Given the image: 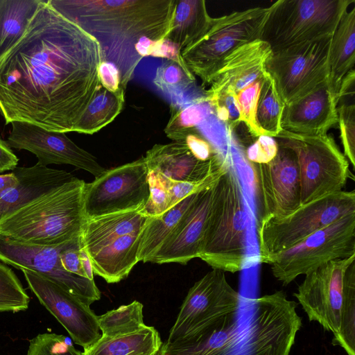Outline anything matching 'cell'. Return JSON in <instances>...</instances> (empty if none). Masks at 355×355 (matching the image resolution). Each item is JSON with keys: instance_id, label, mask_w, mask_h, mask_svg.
<instances>
[{"instance_id": "22", "label": "cell", "mask_w": 355, "mask_h": 355, "mask_svg": "<svg viewBox=\"0 0 355 355\" xmlns=\"http://www.w3.org/2000/svg\"><path fill=\"white\" fill-rule=\"evenodd\" d=\"M338 101L328 83L284 107L282 128L306 136L327 135L338 123Z\"/></svg>"}, {"instance_id": "12", "label": "cell", "mask_w": 355, "mask_h": 355, "mask_svg": "<svg viewBox=\"0 0 355 355\" xmlns=\"http://www.w3.org/2000/svg\"><path fill=\"white\" fill-rule=\"evenodd\" d=\"M355 254V214L311 234L269 263L272 275L284 286L322 265Z\"/></svg>"}, {"instance_id": "40", "label": "cell", "mask_w": 355, "mask_h": 355, "mask_svg": "<svg viewBox=\"0 0 355 355\" xmlns=\"http://www.w3.org/2000/svg\"><path fill=\"white\" fill-rule=\"evenodd\" d=\"M340 137L344 149V155L355 167V105L342 104L337 107Z\"/></svg>"}, {"instance_id": "45", "label": "cell", "mask_w": 355, "mask_h": 355, "mask_svg": "<svg viewBox=\"0 0 355 355\" xmlns=\"http://www.w3.org/2000/svg\"><path fill=\"white\" fill-rule=\"evenodd\" d=\"M180 142H184L192 154L202 162L210 161L217 154L211 144L197 130L187 134Z\"/></svg>"}, {"instance_id": "7", "label": "cell", "mask_w": 355, "mask_h": 355, "mask_svg": "<svg viewBox=\"0 0 355 355\" xmlns=\"http://www.w3.org/2000/svg\"><path fill=\"white\" fill-rule=\"evenodd\" d=\"M354 0H278L270 6L261 40L272 53L333 35Z\"/></svg>"}, {"instance_id": "21", "label": "cell", "mask_w": 355, "mask_h": 355, "mask_svg": "<svg viewBox=\"0 0 355 355\" xmlns=\"http://www.w3.org/2000/svg\"><path fill=\"white\" fill-rule=\"evenodd\" d=\"M148 172L173 181L198 182L218 171L226 157L217 153L210 161L198 159L184 142L155 144L146 154Z\"/></svg>"}, {"instance_id": "14", "label": "cell", "mask_w": 355, "mask_h": 355, "mask_svg": "<svg viewBox=\"0 0 355 355\" xmlns=\"http://www.w3.org/2000/svg\"><path fill=\"white\" fill-rule=\"evenodd\" d=\"M355 254L329 261L306 274L293 293L310 321L336 335L339 331L346 278Z\"/></svg>"}, {"instance_id": "4", "label": "cell", "mask_w": 355, "mask_h": 355, "mask_svg": "<svg viewBox=\"0 0 355 355\" xmlns=\"http://www.w3.org/2000/svg\"><path fill=\"white\" fill-rule=\"evenodd\" d=\"M248 214L241 181L228 162L214 184L207 228L199 254L212 268L236 272L243 268Z\"/></svg>"}, {"instance_id": "16", "label": "cell", "mask_w": 355, "mask_h": 355, "mask_svg": "<svg viewBox=\"0 0 355 355\" xmlns=\"http://www.w3.org/2000/svg\"><path fill=\"white\" fill-rule=\"evenodd\" d=\"M279 145L275 157L264 164H254L257 220L286 216L300 205V175L297 157Z\"/></svg>"}, {"instance_id": "18", "label": "cell", "mask_w": 355, "mask_h": 355, "mask_svg": "<svg viewBox=\"0 0 355 355\" xmlns=\"http://www.w3.org/2000/svg\"><path fill=\"white\" fill-rule=\"evenodd\" d=\"M10 124L6 140L10 146L32 153L42 166L69 164L89 172L95 178L106 171L94 155L77 146L64 132L48 131L26 122Z\"/></svg>"}, {"instance_id": "3", "label": "cell", "mask_w": 355, "mask_h": 355, "mask_svg": "<svg viewBox=\"0 0 355 355\" xmlns=\"http://www.w3.org/2000/svg\"><path fill=\"white\" fill-rule=\"evenodd\" d=\"M85 182L72 180L21 207L0 220V236L40 245H55L81 235Z\"/></svg>"}, {"instance_id": "32", "label": "cell", "mask_w": 355, "mask_h": 355, "mask_svg": "<svg viewBox=\"0 0 355 355\" xmlns=\"http://www.w3.org/2000/svg\"><path fill=\"white\" fill-rule=\"evenodd\" d=\"M171 116L164 129L166 136L173 141H182L185 136L196 130L198 124L214 114L207 96L196 99L186 105H170Z\"/></svg>"}, {"instance_id": "34", "label": "cell", "mask_w": 355, "mask_h": 355, "mask_svg": "<svg viewBox=\"0 0 355 355\" xmlns=\"http://www.w3.org/2000/svg\"><path fill=\"white\" fill-rule=\"evenodd\" d=\"M143 307L141 302L135 300L97 316L101 335L117 336L144 328L146 324L144 322Z\"/></svg>"}, {"instance_id": "27", "label": "cell", "mask_w": 355, "mask_h": 355, "mask_svg": "<svg viewBox=\"0 0 355 355\" xmlns=\"http://www.w3.org/2000/svg\"><path fill=\"white\" fill-rule=\"evenodd\" d=\"M163 342L158 331L153 327L144 328L125 335L105 336L84 349L83 355H153Z\"/></svg>"}, {"instance_id": "36", "label": "cell", "mask_w": 355, "mask_h": 355, "mask_svg": "<svg viewBox=\"0 0 355 355\" xmlns=\"http://www.w3.org/2000/svg\"><path fill=\"white\" fill-rule=\"evenodd\" d=\"M153 83L162 92L176 98L195 87L196 78L176 62L166 60L157 69Z\"/></svg>"}, {"instance_id": "17", "label": "cell", "mask_w": 355, "mask_h": 355, "mask_svg": "<svg viewBox=\"0 0 355 355\" xmlns=\"http://www.w3.org/2000/svg\"><path fill=\"white\" fill-rule=\"evenodd\" d=\"M30 290L69 333L73 342L88 348L101 337L97 315L78 297L35 272L22 270Z\"/></svg>"}, {"instance_id": "31", "label": "cell", "mask_w": 355, "mask_h": 355, "mask_svg": "<svg viewBox=\"0 0 355 355\" xmlns=\"http://www.w3.org/2000/svg\"><path fill=\"white\" fill-rule=\"evenodd\" d=\"M40 0H0V55L24 33Z\"/></svg>"}, {"instance_id": "47", "label": "cell", "mask_w": 355, "mask_h": 355, "mask_svg": "<svg viewBox=\"0 0 355 355\" xmlns=\"http://www.w3.org/2000/svg\"><path fill=\"white\" fill-rule=\"evenodd\" d=\"M98 76L101 86L106 89L116 92L123 88L119 71L114 64L105 61L102 62L99 67Z\"/></svg>"}, {"instance_id": "43", "label": "cell", "mask_w": 355, "mask_h": 355, "mask_svg": "<svg viewBox=\"0 0 355 355\" xmlns=\"http://www.w3.org/2000/svg\"><path fill=\"white\" fill-rule=\"evenodd\" d=\"M81 245L80 236L67 242L60 252V259L62 266L66 271L86 277L80 259Z\"/></svg>"}, {"instance_id": "13", "label": "cell", "mask_w": 355, "mask_h": 355, "mask_svg": "<svg viewBox=\"0 0 355 355\" xmlns=\"http://www.w3.org/2000/svg\"><path fill=\"white\" fill-rule=\"evenodd\" d=\"M149 195L148 169L144 157L106 169L93 182L85 183V219L143 207Z\"/></svg>"}, {"instance_id": "28", "label": "cell", "mask_w": 355, "mask_h": 355, "mask_svg": "<svg viewBox=\"0 0 355 355\" xmlns=\"http://www.w3.org/2000/svg\"><path fill=\"white\" fill-rule=\"evenodd\" d=\"M211 19L205 1L178 0L171 27L166 38L182 51L207 30Z\"/></svg>"}, {"instance_id": "24", "label": "cell", "mask_w": 355, "mask_h": 355, "mask_svg": "<svg viewBox=\"0 0 355 355\" xmlns=\"http://www.w3.org/2000/svg\"><path fill=\"white\" fill-rule=\"evenodd\" d=\"M140 231L116 238L98 249L87 253L94 274L107 283H117L128 277L139 262Z\"/></svg>"}, {"instance_id": "25", "label": "cell", "mask_w": 355, "mask_h": 355, "mask_svg": "<svg viewBox=\"0 0 355 355\" xmlns=\"http://www.w3.org/2000/svg\"><path fill=\"white\" fill-rule=\"evenodd\" d=\"M144 207L86 220L80 235L83 249L90 253L116 238L142 230L150 217Z\"/></svg>"}, {"instance_id": "42", "label": "cell", "mask_w": 355, "mask_h": 355, "mask_svg": "<svg viewBox=\"0 0 355 355\" xmlns=\"http://www.w3.org/2000/svg\"><path fill=\"white\" fill-rule=\"evenodd\" d=\"M279 145L274 137L261 135L246 150L247 159L254 164H264L277 154Z\"/></svg>"}, {"instance_id": "15", "label": "cell", "mask_w": 355, "mask_h": 355, "mask_svg": "<svg viewBox=\"0 0 355 355\" xmlns=\"http://www.w3.org/2000/svg\"><path fill=\"white\" fill-rule=\"evenodd\" d=\"M66 243L40 245L0 236V261L46 277L89 306L100 300L101 292L94 280L70 273L62 266L60 254Z\"/></svg>"}, {"instance_id": "6", "label": "cell", "mask_w": 355, "mask_h": 355, "mask_svg": "<svg viewBox=\"0 0 355 355\" xmlns=\"http://www.w3.org/2000/svg\"><path fill=\"white\" fill-rule=\"evenodd\" d=\"M352 214H355V192L341 191L301 205L283 217L257 220L260 262L269 264L313 233Z\"/></svg>"}, {"instance_id": "29", "label": "cell", "mask_w": 355, "mask_h": 355, "mask_svg": "<svg viewBox=\"0 0 355 355\" xmlns=\"http://www.w3.org/2000/svg\"><path fill=\"white\" fill-rule=\"evenodd\" d=\"M198 193L187 196L162 215L148 218L141 234L137 253L139 262H149L187 211Z\"/></svg>"}, {"instance_id": "44", "label": "cell", "mask_w": 355, "mask_h": 355, "mask_svg": "<svg viewBox=\"0 0 355 355\" xmlns=\"http://www.w3.org/2000/svg\"><path fill=\"white\" fill-rule=\"evenodd\" d=\"M207 98L212 104L213 107L220 105L227 110L229 114L227 125L232 129H234L241 122V110L236 93L231 87H227L214 97Z\"/></svg>"}, {"instance_id": "30", "label": "cell", "mask_w": 355, "mask_h": 355, "mask_svg": "<svg viewBox=\"0 0 355 355\" xmlns=\"http://www.w3.org/2000/svg\"><path fill=\"white\" fill-rule=\"evenodd\" d=\"M125 103V89L110 92L102 86L96 93L73 132L92 135L103 128L121 113Z\"/></svg>"}, {"instance_id": "23", "label": "cell", "mask_w": 355, "mask_h": 355, "mask_svg": "<svg viewBox=\"0 0 355 355\" xmlns=\"http://www.w3.org/2000/svg\"><path fill=\"white\" fill-rule=\"evenodd\" d=\"M17 184L0 198V220L48 191L72 180L65 171L44 166L37 162L29 167H17L12 171Z\"/></svg>"}, {"instance_id": "39", "label": "cell", "mask_w": 355, "mask_h": 355, "mask_svg": "<svg viewBox=\"0 0 355 355\" xmlns=\"http://www.w3.org/2000/svg\"><path fill=\"white\" fill-rule=\"evenodd\" d=\"M66 336L43 333L29 340L26 355H83Z\"/></svg>"}, {"instance_id": "19", "label": "cell", "mask_w": 355, "mask_h": 355, "mask_svg": "<svg viewBox=\"0 0 355 355\" xmlns=\"http://www.w3.org/2000/svg\"><path fill=\"white\" fill-rule=\"evenodd\" d=\"M215 182L197 194L187 211L149 262L184 265L199 257L212 205Z\"/></svg>"}, {"instance_id": "26", "label": "cell", "mask_w": 355, "mask_h": 355, "mask_svg": "<svg viewBox=\"0 0 355 355\" xmlns=\"http://www.w3.org/2000/svg\"><path fill=\"white\" fill-rule=\"evenodd\" d=\"M329 87L338 103V92L343 78L355 62V6L342 16L334 31L330 48Z\"/></svg>"}, {"instance_id": "10", "label": "cell", "mask_w": 355, "mask_h": 355, "mask_svg": "<svg viewBox=\"0 0 355 355\" xmlns=\"http://www.w3.org/2000/svg\"><path fill=\"white\" fill-rule=\"evenodd\" d=\"M241 302L225 272L213 268L189 289L164 343L183 342L215 329L239 311Z\"/></svg>"}, {"instance_id": "5", "label": "cell", "mask_w": 355, "mask_h": 355, "mask_svg": "<svg viewBox=\"0 0 355 355\" xmlns=\"http://www.w3.org/2000/svg\"><path fill=\"white\" fill-rule=\"evenodd\" d=\"M296 308L282 291L241 302L240 341L233 355H289L302 326Z\"/></svg>"}, {"instance_id": "35", "label": "cell", "mask_w": 355, "mask_h": 355, "mask_svg": "<svg viewBox=\"0 0 355 355\" xmlns=\"http://www.w3.org/2000/svg\"><path fill=\"white\" fill-rule=\"evenodd\" d=\"M347 355H355V261L347 271L339 331L332 339Z\"/></svg>"}, {"instance_id": "37", "label": "cell", "mask_w": 355, "mask_h": 355, "mask_svg": "<svg viewBox=\"0 0 355 355\" xmlns=\"http://www.w3.org/2000/svg\"><path fill=\"white\" fill-rule=\"evenodd\" d=\"M30 297L13 270L0 262V312L26 311Z\"/></svg>"}, {"instance_id": "9", "label": "cell", "mask_w": 355, "mask_h": 355, "mask_svg": "<svg viewBox=\"0 0 355 355\" xmlns=\"http://www.w3.org/2000/svg\"><path fill=\"white\" fill-rule=\"evenodd\" d=\"M276 137L278 144L289 148L297 157L301 205L343 191L351 172L331 136H306L283 130Z\"/></svg>"}, {"instance_id": "50", "label": "cell", "mask_w": 355, "mask_h": 355, "mask_svg": "<svg viewBox=\"0 0 355 355\" xmlns=\"http://www.w3.org/2000/svg\"><path fill=\"white\" fill-rule=\"evenodd\" d=\"M153 355H160V349Z\"/></svg>"}, {"instance_id": "38", "label": "cell", "mask_w": 355, "mask_h": 355, "mask_svg": "<svg viewBox=\"0 0 355 355\" xmlns=\"http://www.w3.org/2000/svg\"><path fill=\"white\" fill-rule=\"evenodd\" d=\"M261 80L250 84L236 93L241 110V122L245 123L250 134L257 138L261 135H267L259 126L257 119V103Z\"/></svg>"}, {"instance_id": "33", "label": "cell", "mask_w": 355, "mask_h": 355, "mask_svg": "<svg viewBox=\"0 0 355 355\" xmlns=\"http://www.w3.org/2000/svg\"><path fill=\"white\" fill-rule=\"evenodd\" d=\"M284 107L273 78L266 71L261 80L257 119L268 136L276 137L283 130L282 118Z\"/></svg>"}, {"instance_id": "1", "label": "cell", "mask_w": 355, "mask_h": 355, "mask_svg": "<svg viewBox=\"0 0 355 355\" xmlns=\"http://www.w3.org/2000/svg\"><path fill=\"white\" fill-rule=\"evenodd\" d=\"M98 42L40 0L21 37L0 55V114L6 124L26 122L73 132L101 87Z\"/></svg>"}, {"instance_id": "46", "label": "cell", "mask_w": 355, "mask_h": 355, "mask_svg": "<svg viewBox=\"0 0 355 355\" xmlns=\"http://www.w3.org/2000/svg\"><path fill=\"white\" fill-rule=\"evenodd\" d=\"M150 55L175 62L186 72L192 74L182 58L181 50L174 42L167 38H164L155 42Z\"/></svg>"}, {"instance_id": "48", "label": "cell", "mask_w": 355, "mask_h": 355, "mask_svg": "<svg viewBox=\"0 0 355 355\" xmlns=\"http://www.w3.org/2000/svg\"><path fill=\"white\" fill-rule=\"evenodd\" d=\"M19 159L7 141L0 137V173L13 171L17 167Z\"/></svg>"}, {"instance_id": "11", "label": "cell", "mask_w": 355, "mask_h": 355, "mask_svg": "<svg viewBox=\"0 0 355 355\" xmlns=\"http://www.w3.org/2000/svg\"><path fill=\"white\" fill-rule=\"evenodd\" d=\"M331 38L327 36L272 53L266 71L285 105L329 83Z\"/></svg>"}, {"instance_id": "2", "label": "cell", "mask_w": 355, "mask_h": 355, "mask_svg": "<svg viewBox=\"0 0 355 355\" xmlns=\"http://www.w3.org/2000/svg\"><path fill=\"white\" fill-rule=\"evenodd\" d=\"M49 1L98 42L104 61L116 67L125 89L143 59L139 43L146 38L158 42L166 37L178 0Z\"/></svg>"}, {"instance_id": "8", "label": "cell", "mask_w": 355, "mask_h": 355, "mask_svg": "<svg viewBox=\"0 0 355 355\" xmlns=\"http://www.w3.org/2000/svg\"><path fill=\"white\" fill-rule=\"evenodd\" d=\"M270 12L269 7H254L213 18L207 30L181 51L192 74L209 85L223 60L239 46L261 39Z\"/></svg>"}, {"instance_id": "49", "label": "cell", "mask_w": 355, "mask_h": 355, "mask_svg": "<svg viewBox=\"0 0 355 355\" xmlns=\"http://www.w3.org/2000/svg\"><path fill=\"white\" fill-rule=\"evenodd\" d=\"M80 259L83 268L86 275V277L90 280H94V272L91 266L90 260L82 245L80 248Z\"/></svg>"}, {"instance_id": "20", "label": "cell", "mask_w": 355, "mask_h": 355, "mask_svg": "<svg viewBox=\"0 0 355 355\" xmlns=\"http://www.w3.org/2000/svg\"><path fill=\"white\" fill-rule=\"evenodd\" d=\"M272 54L269 44L261 39L239 46L223 60L205 90L206 96L214 97L227 87L237 93L262 79Z\"/></svg>"}, {"instance_id": "41", "label": "cell", "mask_w": 355, "mask_h": 355, "mask_svg": "<svg viewBox=\"0 0 355 355\" xmlns=\"http://www.w3.org/2000/svg\"><path fill=\"white\" fill-rule=\"evenodd\" d=\"M150 195L144 210L150 217L162 215L170 209V200L167 190L159 175L148 172Z\"/></svg>"}]
</instances>
